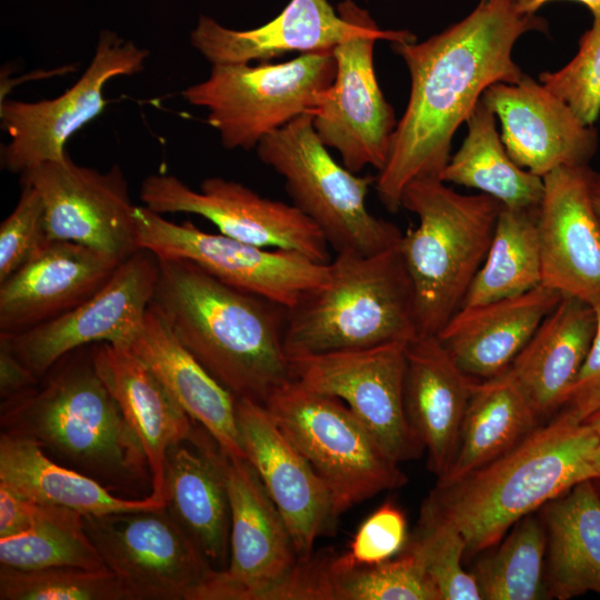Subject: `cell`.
<instances>
[{"mask_svg": "<svg viewBox=\"0 0 600 600\" xmlns=\"http://www.w3.org/2000/svg\"><path fill=\"white\" fill-rule=\"evenodd\" d=\"M38 378L12 352L0 346V397L8 399L36 383Z\"/></svg>", "mask_w": 600, "mask_h": 600, "instance_id": "f6af8a7d", "label": "cell"}, {"mask_svg": "<svg viewBox=\"0 0 600 600\" xmlns=\"http://www.w3.org/2000/svg\"><path fill=\"white\" fill-rule=\"evenodd\" d=\"M466 124L467 136L450 157L440 179L477 189L507 208H539L544 190L542 177L511 159L497 131V117L482 99Z\"/></svg>", "mask_w": 600, "mask_h": 600, "instance_id": "d6a6232c", "label": "cell"}, {"mask_svg": "<svg viewBox=\"0 0 600 600\" xmlns=\"http://www.w3.org/2000/svg\"><path fill=\"white\" fill-rule=\"evenodd\" d=\"M0 486L36 503L67 508L82 516L153 509L151 496L129 499L97 480L49 458L34 442L1 432Z\"/></svg>", "mask_w": 600, "mask_h": 600, "instance_id": "4dcf8cb0", "label": "cell"}, {"mask_svg": "<svg viewBox=\"0 0 600 600\" xmlns=\"http://www.w3.org/2000/svg\"><path fill=\"white\" fill-rule=\"evenodd\" d=\"M408 540L404 513L386 502L360 524L346 553H333L332 567L344 571L386 562L401 552Z\"/></svg>", "mask_w": 600, "mask_h": 600, "instance_id": "b9f144b4", "label": "cell"}, {"mask_svg": "<svg viewBox=\"0 0 600 600\" xmlns=\"http://www.w3.org/2000/svg\"><path fill=\"white\" fill-rule=\"evenodd\" d=\"M597 318L596 332L562 410L579 421L600 409V300L593 304Z\"/></svg>", "mask_w": 600, "mask_h": 600, "instance_id": "7bdbcfd3", "label": "cell"}, {"mask_svg": "<svg viewBox=\"0 0 600 600\" xmlns=\"http://www.w3.org/2000/svg\"><path fill=\"white\" fill-rule=\"evenodd\" d=\"M547 30L543 18L520 12L513 0H480L462 20L424 41L391 43L409 70L411 88L374 182L387 210L401 208L402 191L412 180L440 179L453 136L483 92L523 77L512 58L518 39Z\"/></svg>", "mask_w": 600, "mask_h": 600, "instance_id": "6da1fadb", "label": "cell"}, {"mask_svg": "<svg viewBox=\"0 0 600 600\" xmlns=\"http://www.w3.org/2000/svg\"><path fill=\"white\" fill-rule=\"evenodd\" d=\"M0 564L18 570L108 569L84 529L81 513L40 503L29 530L0 539Z\"/></svg>", "mask_w": 600, "mask_h": 600, "instance_id": "d590c367", "label": "cell"}, {"mask_svg": "<svg viewBox=\"0 0 600 600\" xmlns=\"http://www.w3.org/2000/svg\"><path fill=\"white\" fill-rule=\"evenodd\" d=\"M122 261L89 247L51 240L0 282V334L49 321L100 290Z\"/></svg>", "mask_w": 600, "mask_h": 600, "instance_id": "7402d4cb", "label": "cell"}, {"mask_svg": "<svg viewBox=\"0 0 600 600\" xmlns=\"http://www.w3.org/2000/svg\"><path fill=\"white\" fill-rule=\"evenodd\" d=\"M539 81L562 99L587 126L600 114V17L579 39L573 58L557 71L539 74Z\"/></svg>", "mask_w": 600, "mask_h": 600, "instance_id": "ab89813d", "label": "cell"}, {"mask_svg": "<svg viewBox=\"0 0 600 600\" xmlns=\"http://www.w3.org/2000/svg\"><path fill=\"white\" fill-rule=\"evenodd\" d=\"M1 600H130L109 569L50 567L18 570L0 566Z\"/></svg>", "mask_w": 600, "mask_h": 600, "instance_id": "8d00e7d4", "label": "cell"}, {"mask_svg": "<svg viewBox=\"0 0 600 600\" xmlns=\"http://www.w3.org/2000/svg\"><path fill=\"white\" fill-rule=\"evenodd\" d=\"M334 76L332 50H324L279 63L212 64L207 79L181 94L207 110L226 149L251 150L294 118L312 114Z\"/></svg>", "mask_w": 600, "mask_h": 600, "instance_id": "9c48e42d", "label": "cell"}, {"mask_svg": "<svg viewBox=\"0 0 600 600\" xmlns=\"http://www.w3.org/2000/svg\"><path fill=\"white\" fill-rule=\"evenodd\" d=\"M83 524L130 600H200L216 572L164 506L83 516Z\"/></svg>", "mask_w": 600, "mask_h": 600, "instance_id": "7c38bea8", "label": "cell"}, {"mask_svg": "<svg viewBox=\"0 0 600 600\" xmlns=\"http://www.w3.org/2000/svg\"><path fill=\"white\" fill-rule=\"evenodd\" d=\"M599 439L564 410L516 447L451 482H437L419 521L443 523L466 542L464 559L498 544L523 517L586 480H600Z\"/></svg>", "mask_w": 600, "mask_h": 600, "instance_id": "277c9868", "label": "cell"}, {"mask_svg": "<svg viewBox=\"0 0 600 600\" xmlns=\"http://www.w3.org/2000/svg\"><path fill=\"white\" fill-rule=\"evenodd\" d=\"M231 507L230 558L200 600H269L297 566L292 538L257 471L223 452Z\"/></svg>", "mask_w": 600, "mask_h": 600, "instance_id": "ac0fdd59", "label": "cell"}, {"mask_svg": "<svg viewBox=\"0 0 600 600\" xmlns=\"http://www.w3.org/2000/svg\"><path fill=\"white\" fill-rule=\"evenodd\" d=\"M562 297L541 283L519 296L459 308L437 337L468 376L493 378L511 367Z\"/></svg>", "mask_w": 600, "mask_h": 600, "instance_id": "d4e9b609", "label": "cell"}, {"mask_svg": "<svg viewBox=\"0 0 600 600\" xmlns=\"http://www.w3.org/2000/svg\"><path fill=\"white\" fill-rule=\"evenodd\" d=\"M407 547L422 559L439 600H482L478 583L462 567L466 542L454 528L419 521Z\"/></svg>", "mask_w": 600, "mask_h": 600, "instance_id": "f35d334b", "label": "cell"}, {"mask_svg": "<svg viewBox=\"0 0 600 600\" xmlns=\"http://www.w3.org/2000/svg\"><path fill=\"white\" fill-rule=\"evenodd\" d=\"M129 349L226 454L246 459L237 421V398L182 346L151 303Z\"/></svg>", "mask_w": 600, "mask_h": 600, "instance_id": "83f0119b", "label": "cell"}, {"mask_svg": "<svg viewBox=\"0 0 600 600\" xmlns=\"http://www.w3.org/2000/svg\"><path fill=\"white\" fill-rule=\"evenodd\" d=\"M546 582L548 596L569 600L600 594V494L586 480L546 503Z\"/></svg>", "mask_w": 600, "mask_h": 600, "instance_id": "f546056e", "label": "cell"}, {"mask_svg": "<svg viewBox=\"0 0 600 600\" xmlns=\"http://www.w3.org/2000/svg\"><path fill=\"white\" fill-rule=\"evenodd\" d=\"M263 406L328 487L337 517L407 483L399 463L340 399L292 379Z\"/></svg>", "mask_w": 600, "mask_h": 600, "instance_id": "ba28073f", "label": "cell"}, {"mask_svg": "<svg viewBox=\"0 0 600 600\" xmlns=\"http://www.w3.org/2000/svg\"><path fill=\"white\" fill-rule=\"evenodd\" d=\"M589 190L592 206L600 218V173L591 168L589 171Z\"/></svg>", "mask_w": 600, "mask_h": 600, "instance_id": "7dc6e473", "label": "cell"}, {"mask_svg": "<svg viewBox=\"0 0 600 600\" xmlns=\"http://www.w3.org/2000/svg\"><path fill=\"white\" fill-rule=\"evenodd\" d=\"M333 600H439V596L422 559L406 546L396 559L376 566L333 569Z\"/></svg>", "mask_w": 600, "mask_h": 600, "instance_id": "74e56055", "label": "cell"}, {"mask_svg": "<svg viewBox=\"0 0 600 600\" xmlns=\"http://www.w3.org/2000/svg\"><path fill=\"white\" fill-rule=\"evenodd\" d=\"M237 421L246 459L281 513L298 558L311 557L317 539L333 533L338 518L328 487L263 404L237 399Z\"/></svg>", "mask_w": 600, "mask_h": 600, "instance_id": "d6986e66", "label": "cell"}, {"mask_svg": "<svg viewBox=\"0 0 600 600\" xmlns=\"http://www.w3.org/2000/svg\"><path fill=\"white\" fill-rule=\"evenodd\" d=\"M38 508L39 503L0 486V539L29 530L34 522Z\"/></svg>", "mask_w": 600, "mask_h": 600, "instance_id": "ee69618b", "label": "cell"}, {"mask_svg": "<svg viewBox=\"0 0 600 600\" xmlns=\"http://www.w3.org/2000/svg\"><path fill=\"white\" fill-rule=\"evenodd\" d=\"M256 150L260 161L283 178L292 204L317 224L337 253L374 254L398 246L399 228L373 216L366 204L376 178L339 164L314 131L311 114L270 133Z\"/></svg>", "mask_w": 600, "mask_h": 600, "instance_id": "52a82bcc", "label": "cell"}, {"mask_svg": "<svg viewBox=\"0 0 600 600\" xmlns=\"http://www.w3.org/2000/svg\"><path fill=\"white\" fill-rule=\"evenodd\" d=\"M158 274L157 256L139 249L89 299L29 330L0 334V346L38 378L67 353L84 346L106 342L129 348L142 327Z\"/></svg>", "mask_w": 600, "mask_h": 600, "instance_id": "9a60e30c", "label": "cell"}, {"mask_svg": "<svg viewBox=\"0 0 600 600\" xmlns=\"http://www.w3.org/2000/svg\"><path fill=\"white\" fill-rule=\"evenodd\" d=\"M540 416L508 369L477 380L463 417L454 460L437 482L454 481L504 454L536 428Z\"/></svg>", "mask_w": 600, "mask_h": 600, "instance_id": "1f68e13d", "label": "cell"}, {"mask_svg": "<svg viewBox=\"0 0 600 600\" xmlns=\"http://www.w3.org/2000/svg\"><path fill=\"white\" fill-rule=\"evenodd\" d=\"M140 199L160 214L200 216L236 240L330 262L329 244L310 218L293 204L261 197L240 182L210 177L194 190L176 176L160 172L144 178Z\"/></svg>", "mask_w": 600, "mask_h": 600, "instance_id": "5bb4252c", "label": "cell"}, {"mask_svg": "<svg viewBox=\"0 0 600 600\" xmlns=\"http://www.w3.org/2000/svg\"><path fill=\"white\" fill-rule=\"evenodd\" d=\"M134 221L139 249L160 259L189 260L218 280L286 309L329 278V262L209 233L190 221L174 223L144 206H136Z\"/></svg>", "mask_w": 600, "mask_h": 600, "instance_id": "8fae6325", "label": "cell"}, {"mask_svg": "<svg viewBox=\"0 0 600 600\" xmlns=\"http://www.w3.org/2000/svg\"><path fill=\"white\" fill-rule=\"evenodd\" d=\"M597 326L592 304L563 296L509 370L540 418L564 406L589 352Z\"/></svg>", "mask_w": 600, "mask_h": 600, "instance_id": "f1b7e54d", "label": "cell"}, {"mask_svg": "<svg viewBox=\"0 0 600 600\" xmlns=\"http://www.w3.org/2000/svg\"><path fill=\"white\" fill-rule=\"evenodd\" d=\"M44 207L50 240L79 243L120 261L139 250L134 208L122 169L74 163L67 153L21 174Z\"/></svg>", "mask_w": 600, "mask_h": 600, "instance_id": "e0dca14e", "label": "cell"}, {"mask_svg": "<svg viewBox=\"0 0 600 600\" xmlns=\"http://www.w3.org/2000/svg\"><path fill=\"white\" fill-rule=\"evenodd\" d=\"M417 336L412 287L397 246L374 254L337 253L327 283L287 309L283 349L290 360Z\"/></svg>", "mask_w": 600, "mask_h": 600, "instance_id": "5b68a950", "label": "cell"}, {"mask_svg": "<svg viewBox=\"0 0 600 600\" xmlns=\"http://www.w3.org/2000/svg\"><path fill=\"white\" fill-rule=\"evenodd\" d=\"M537 209L503 207L460 308L522 294L542 283Z\"/></svg>", "mask_w": 600, "mask_h": 600, "instance_id": "836d02e7", "label": "cell"}, {"mask_svg": "<svg viewBox=\"0 0 600 600\" xmlns=\"http://www.w3.org/2000/svg\"><path fill=\"white\" fill-rule=\"evenodd\" d=\"M339 7L352 17L356 27L332 49L336 76L311 114L312 124L322 143L339 152L348 170L358 173L371 166L380 171L398 122L376 77L374 43L414 41L416 36L407 30L379 29L351 0Z\"/></svg>", "mask_w": 600, "mask_h": 600, "instance_id": "30bf717a", "label": "cell"}, {"mask_svg": "<svg viewBox=\"0 0 600 600\" xmlns=\"http://www.w3.org/2000/svg\"><path fill=\"white\" fill-rule=\"evenodd\" d=\"M50 241L41 197L33 187L22 184L14 209L0 224V282L27 264Z\"/></svg>", "mask_w": 600, "mask_h": 600, "instance_id": "60d3db41", "label": "cell"}, {"mask_svg": "<svg viewBox=\"0 0 600 600\" xmlns=\"http://www.w3.org/2000/svg\"><path fill=\"white\" fill-rule=\"evenodd\" d=\"M583 422L588 423L598 436L599 444H598L596 463L600 472V409L596 411L594 413H592L591 416H589Z\"/></svg>", "mask_w": 600, "mask_h": 600, "instance_id": "c3c4849f", "label": "cell"}, {"mask_svg": "<svg viewBox=\"0 0 600 600\" xmlns=\"http://www.w3.org/2000/svg\"><path fill=\"white\" fill-rule=\"evenodd\" d=\"M148 56L147 49L104 30L84 72L64 92L32 102L2 99L0 122L9 141L1 147V167L21 176L63 158L69 139L103 112L107 83L139 73Z\"/></svg>", "mask_w": 600, "mask_h": 600, "instance_id": "4fadbf2b", "label": "cell"}, {"mask_svg": "<svg viewBox=\"0 0 600 600\" xmlns=\"http://www.w3.org/2000/svg\"><path fill=\"white\" fill-rule=\"evenodd\" d=\"M472 569L484 600H540L546 582L547 534L541 513L519 520Z\"/></svg>", "mask_w": 600, "mask_h": 600, "instance_id": "e575fe53", "label": "cell"}, {"mask_svg": "<svg viewBox=\"0 0 600 600\" xmlns=\"http://www.w3.org/2000/svg\"><path fill=\"white\" fill-rule=\"evenodd\" d=\"M93 361L142 446L151 472L149 496L164 502L168 450L189 439L194 421L129 348L94 343Z\"/></svg>", "mask_w": 600, "mask_h": 600, "instance_id": "4316f807", "label": "cell"}, {"mask_svg": "<svg viewBox=\"0 0 600 600\" xmlns=\"http://www.w3.org/2000/svg\"><path fill=\"white\" fill-rule=\"evenodd\" d=\"M517 9L526 14H536V12L549 1L553 0H513ZM586 6L592 17H600V0H570Z\"/></svg>", "mask_w": 600, "mask_h": 600, "instance_id": "bcb514c9", "label": "cell"}, {"mask_svg": "<svg viewBox=\"0 0 600 600\" xmlns=\"http://www.w3.org/2000/svg\"><path fill=\"white\" fill-rule=\"evenodd\" d=\"M476 381L460 369L437 336H417L407 343L404 410L428 451L429 470L438 478L447 473L457 454Z\"/></svg>", "mask_w": 600, "mask_h": 600, "instance_id": "cb8c5ba5", "label": "cell"}, {"mask_svg": "<svg viewBox=\"0 0 600 600\" xmlns=\"http://www.w3.org/2000/svg\"><path fill=\"white\" fill-rule=\"evenodd\" d=\"M407 343L390 342L289 360L294 380L344 402L398 463L416 459L424 450L404 410Z\"/></svg>", "mask_w": 600, "mask_h": 600, "instance_id": "2e32d148", "label": "cell"}, {"mask_svg": "<svg viewBox=\"0 0 600 600\" xmlns=\"http://www.w3.org/2000/svg\"><path fill=\"white\" fill-rule=\"evenodd\" d=\"M223 451L194 422L189 439L168 450L163 501L172 519L216 570L230 558L231 507Z\"/></svg>", "mask_w": 600, "mask_h": 600, "instance_id": "603a6c76", "label": "cell"}, {"mask_svg": "<svg viewBox=\"0 0 600 600\" xmlns=\"http://www.w3.org/2000/svg\"><path fill=\"white\" fill-rule=\"evenodd\" d=\"M0 426L113 493L141 499L151 484L142 446L97 371L93 344L67 353L38 383L1 400Z\"/></svg>", "mask_w": 600, "mask_h": 600, "instance_id": "7a4b0ae2", "label": "cell"}, {"mask_svg": "<svg viewBox=\"0 0 600 600\" xmlns=\"http://www.w3.org/2000/svg\"><path fill=\"white\" fill-rule=\"evenodd\" d=\"M158 260L151 304L219 383L237 399L264 404L293 379L283 349L286 308L233 288L189 260Z\"/></svg>", "mask_w": 600, "mask_h": 600, "instance_id": "3957f363", "label": "cell"}, {"mask_svg": "<svg viewBox=\"0 0 600 600\" xmlns=\"http://www.w3.org/2000/svg\"><path fill=\"white\" fill-rule=\"evenodd\" d=\"M356 27L352 17L328 0H291L266 24L232 30L201 16L191 31L192 47L212 64L268 62L291 53L332 50Z\"/></svg>", "mask_w": 600, "mask_h": 600, "instance_id": "484cf974", "label": "cell"}, {"mask_svg": "<svg viewBox=\"0 0 600 600\" xmlns=\"http://www.w3.org/2000/svg\"><path fill=\"white\" fill-rule=\"evenodd\" d=\"M401 207L418 217L398 243L418 336H437L484 261L503 204L484 193H458L439 178H419L403 189Z\"/></svg>", "mask_w": 600, "mask_h": 600, "instance_id": "8992f818", "label": "cell"}, {"mask_svg": "<svg viewBox=\"0 0 600 600\" xmlns=\"http://www.w3.org/2000/svg\"><path fill=\"white\" fill-rule=\"evenodd\" d=\"M589 171L560 167L542 177L538 234L542 284L593 306L600 300V218Z\"/></svg>", "mask_w": 600, "mask_h": 600, "instance_id": "44dd1931", "label": "cell"}, {"mask_svg": "<svg viewBox=\"0 0 600 600\" xmlns=\"http://www.w3.org/2000/svg\"><path fill=\"white\" fill-rule=\"evenodd\" d=\"M501 124L511 159L540 177L560 167L588 166L598 132L584 124L558 96L523 74L516 83L497 82L482 94Z\"/></svg>", "mask_w": 600, "mask_h": 600, "instance_id": "ffe728a7", "label": "cell"}]
</instances>
